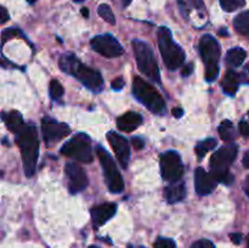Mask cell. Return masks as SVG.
<instances>
[{
  "label": "cell",
  "instance_id": "obj_1",
  "mask_svg": "<svg viewBox=\"0 0 249 248\" xmlns=\"http://www.w3.org/2000/svg\"><path fill=\"white\" fill-rule=\"evenodd\" d=\"M58 66L65 73L77 78L83 85L94 92H100L104 88V79L100 72L83 65L74 53H63L58 58Z\"/></svg>",
  "mask_w": 249,
  "mask_h": 248
},
{
  "label": "cell",
  "instance_id": "obj_2",
  "mask_svg": "<svg viewBox=\"0 0 249 248\" xmlns=\"http://www.w3.org/2000/svg\"><path fill=\"white\" fill-rule=\"evenodd\" d=\"M16 142L21 148L22 160H23L24 173L28 177L36 173V160L39 153L38 131L34 124H26L24 128L16 134Z\"/></svg>",
  "mask_w": 249,
  "mask_h": 248
},
{
  "label": "cell",
  "instance_id": "obj_3",
  "mask_svg": "<svg viewBox=\"0 0 249 248\" xmlns=\"http://www.w3.org/2000/svg\"><path fill=\"white\" fill-rule=\"evenodd\" d=\"M238 147L236 143H229L219 148L211 158V174L218 182H223L225 185L232 184L235 177L229 173L231 163L237 157Z\"/></svg>",
  "mask_w": 249,
  "mask_h": 248
},
{
  "label": "cell",
  "instance_id": "obj_4",
  "mask_svg": "<svg viewBox=\"0 0 249 248\" xmlns=\"http://www.w3.org/2000/svg\"><path fill=\"white\" fill-rule=\"evenodd\" d=\"M133 94L136 100L141 102L148 111L155 114H164L167 105L162 95L156 90L153 85L143 80L142 78L135 77L133 80Z\"/></svg>",
  "mask_w": 249,
  "mask_h": 248
},
{
  "label": "cell",
  "instance_id": "obj_5",
  "mask_svg": "<svg viewBox=\"0 0 249 248\" xmlns=\"http://www.w3.org/2000/svg\"><path fill=\"white\" fill-rule=\"evenodd\" d=\"M158 46L160 55L168 70L175 71L184 65L185 53L172 38V32L168 27H160L158 29Z\"/></svg>",
  "mask_w": 249,
  "mask_h": 248
},
{
  "label": "cell",
  "instance_id": "obj_6",
  "mask_svg": "<svg viewBox=\"0 0 249 248\" xmlns=\"http://www.w3.org/2000/svg\"><path fill=\"white\" fill-rule=\"evenodd\" d=\"M199 53L206 63V80L214 82L219 74L220 45L211 34H204L199 40Z\"/></svg>",
  "mask_w": 249,
  "mask_h": 248
},
{
  "label": "cell",
  "instance_id": "obj_7",
  "mask_svg": "<svg viewBox=\"0 0 249 248\" xmlns=\"http://www.w3.org/2000/svg\"><path fill=\"white\" fill-rule=\"evenodd\" d=\"M133 49L139 71L153 82L160 83V68H158L157 60H156L152 48L145 41L135 39L133 40Z\"/></svg>",
  "mask_w": 249,
  "mask_h": 248
},
{
  "label": "cell",
  "instance_id": "obj_8",
  "mask_svg": "<svg viewBox=\"0 0 249 248\" xmlns=\"http://www.w3.org/2000/svg\"><path fill=\"white\" fill-rule=\"evenodd\" d=\"M60 152L66 157L82 163L92 162L91 140L84 133L77 134L61 147Z\"/></svg>",
  "mask_w": 249,
  "mask_h": 248
},
{
  "label": "cell",
  "instance_id": "obj_9",
  "mask_svg": "<svg viewBox=\"0 0 249 248\" xmlns=\"http://www.w3.org/2000/svg\"><path fill=\"white\" fill-rule=\"evenodd\" d=\"M96 153L100 163H101L102 169H104L105 180H106V185L108 190L112 194H121L124 190V181L113 158L100 145L96 146Z\"/></svg>",
  "mask_w": 249,
  "mask_h": 248
},
{
  "label": "cell",
  "instance_id": "obj_10",
  "mask_svg": "<svg viewBox=\"0 0 249 248\" xmlns=\"http://www.w3.org/2000/svg\"><path fill=\"white\" fill-rule=\"evenodd\" d=\"M160 173L168 182L179 181L184 175V165L181 157L175 151H168L160 156Z\"/></svg>",
  "mask_w": 249,
  "mask_h": 248
},
{
  "label": "cell",
  "instance_id": "obj_11",
  "mask_svg": "<svg viewBox=\"0 0 249 248\" xmlns=\"http://www.w3.org/2000/svg\"><path fill=\"white\" fill-rule=\"evenodd\" d=\"M41 133L46 146H53L56 142L62 140L63 138L71 134V128L68 124L60 123L53 118L45 117L41 121Z\"/></svg>",
  "mask_w": 249,
  "mask_h": 248
},
{
  "label": "cell",
  "instance_id": "obj_12",
  "mask_svg": "<svg viewBox=\"0 0 249 248\" xmlns=\"http://www.w3.org/2000/svg\"><path fill=\"white\" fill-rule=\"evenodd\" d=\"M90 45H91L92 50L105 57H118L124 53L123 46L111 34L94 36L90 41Z\"/></svg>",
  "mask_w": 249,
  "mask_h": 248
},
{
  "label": "cell",
  "instance_id": "obj_13",
  "mask_svg": "<svg viewBox=\"0 0 249 248\" xmlns=\"http://www.w3.org/2000/svg\"><path fill=\"white\" fill-rule=\"evenodd\" d=\"M65 173L68 179V190L71 194L75 195L87 189L89 184L88 177L85 170L78 163H67L65 165Z\"/></svg>",
  "mask_w": 249,
  "mask_h": 248
},
{
  "label": "cell",
  "instance_id": "obj_14",
  "mask_svg": "<svg viewBox=\"0 0 249 248\" xmlns=\"http://www.w3.org/2000/svg\"><path fill=\"white\" fill-rule=\"evenodd\" d=\"M107 140H108L112 150L116 153L117 159L121 163L122 167H128L129 157H130V148H129L128 140L124 136L117 134L116 131H109L107 134Z\"/></svg>",
  "mask_w": 249,
  "mask_h": 248
},
{
  "label": "cell",
  "instance_id": "obj_15",
  "mask_svg": "<svg viewBox=\"0 0 249 248\" xmlns=\"http://www.w3.org/2000/svg\"><path fill=\"white\" fill-rule=\"evenodd\" d=\"M218 186V181L214 177L204 170V168L198 167L195 170V187L199 196H206L212 194Z\"/></svg>",
  "mask_w": 249,
  "mask_h": 248
},
{
  "label": "cell",
  "instance_id": "obj_16",
  "mask_svg": "<svg viewBox=\"0 0 249 248\" xmlns=\"http://www.w3.org/2000/svg\"><path fill=\"white\" fill-rule=\"evenodd\" d=\"M117 212L116 203H102L91 209V219L95 226H102L112 219Z\"/></svg>",
  "mask_w": 249,
  "mask_h": 248
},
{
  "label": "cell",
  "instance_id": "obj_17",
  "mask_svg": "<svg viewBox=\"0 0 249 248\" xmlns=\"http://www.w3.org/2000/svg\"><path fill=\"white\" fill-rule=\"evenodd\" d=\"M141 123H142V117L136 112H126L123 116L117 118V126L119 130L125 131V133L134 131L141 125Z\"/></svg>",
  "mask_w": 249,
  "mask_h": 248
},
{
  "label": "cell",
  "instance_id": "obj_18",
  "mask_svg": "<svg viewBox=\"0 0 249 248\" xmlns=\"http://www.w3.org/2000/svg\"><path fill=\"white\" fill-rule=\"evenodd\" d=\"M164 197L169 203H178L186 197V185L184 181H175L164 189Z\"/></svg>",
  "mask_w": 249,
  "mask_h": 248
},
{
  "label": "cell",
  "instance_id": "obj_19",
  "mask_svg": "<svg viewBox=\"0 0 249 248\" xmlns=\"http://www.w3.org/2000/svg\"><path fill=\"white\" fill-rule=\"evenodd\" d=\"M240 82V74H237V73L233 72V71H228V72L225 73V75H224L223 80H221V88H223L225 94L233 96V95L237 92Z\"/></svg>",
  "mask_w": 249,
  "mask_h": 248
},
{
  "label": "cell",
  "instance_id": "obj_20",
  "mask_svg": "<svg viewBox=\"0 0 249 248\" xmlns=\"http://www.w3.org/2000/svg\"><path fill=\"white\" fill-rule=\"evenodd\" d=\"M2 121L6 124L7 129L15 134H18L24 128V122L22 114L17 111H11L9 113H2Z\"/></svg>",
  "mask_w": 249,
  "mask_h": 248
},
{
  "label": "cell",
  "instance_id": "obj_21",
  "mask_svg": "<svg viewBox=\"0 0 249 248\" xmlns=\"http://www.w3.org/2000/svg\"><path fill=\"white\" fill-rule=\"evenodd\" d=\"M247 53L242 48H232L226 53L225 63L231 68H237L245 61Z\"/></svg>",
  "mask_w": 249,
  "mask_h": 248
},
{
  "label": "cell",
  "instance_id": "obj_22",
  "mask_svg": "<svg viewBox=\"0 0 249 248\" xmlns=\"http://www.w3.org/2000/svg\"><path fill=\"white\" fill-rule=\"evenodd\" d=\"M236 32L245 36H249V10L238 14L233 19Z\"/></svg>",
  "mask_w": 249,
  "mask_h": 248
},
{
  "label": "cell",
  "instance_id": "obj_23",
  "mask_svg": "<svg viewBox=\"0 0 249 248\" xmlns=\"http://www.w3.org/2000/svg\"><path fill=\"white\" fill-rule=\"evenodd\" d=\"M219 136L223 141H226V142H232L236 138L235 134V128H233V124L231 123L229 119H225L220 123L218 128Z\"/></svg>",
  "mask_w": 249,
  "mask_h": 248
},
{
  "label": "cell",
  "instance_id": "obj_24",
  "mask_svg": "<svg viewBox=\"0 0 249 248\" xmlns=\"http://www.w3.org/2000/svg\"><path fill=\"white\" fill-rule=\"evenodd\" d=\"M180 10L184 17H189L191 10H203L204 9V2L203 0H178Z\"/></svg>",
  "mask_w": 249,
  "mask_h": 248
},
{
  "label": "cell",
  "instance_id": "obj_25",
  "mask_svg": "<svg viewBox=\"0 0 249 248\" xmlns=\"http://www.w3.org/2000/svg\"><path fill=\"white\" fill-rule=\"evenodd\" d=\"M216 146V140L215 139H206V140L201 141V142L198 143V145L196 146V148H195V152H196V155L198 156V158L201 159V158H203L204 156H206V153H208L209 151L214 150Z\"/></svg>",
  "mask_w": 249,
  "mask_h": 248
},
{
  "label": "cell",
  "instance_id": "obj_26",
  "mask_svg": "<svg viewBox=\"0 0 249 248\" xmlns=\"http://www.w3.org/2000/svg\"><path fill=\"white\" fill-rule=\"evenodd\" d=\"M219 1L221 9L226 12H233L246 5V0H219Z\"/></svg>",
  "mask_w": 249,
  "mask_h": 248
},
{
  "label": "cell",
  "instance_id": "obj_27",
  "mask_svg": "<svg viewBox=\"0 0 249 248\" xmlns=\"http://www.w3.org/2000/svg\"><path fill=\"white\" fill-rule=\"evenodd\" d=\"M97 12H99L100 16L102 17V19L107 22L109 24L116 23V18H114V15L112 12V9L107 4H101L97 9Z\"/></svg>",
  "mask_w": 249,
  "mask_h": 248
},
{
  "label": "cell",
  "instance_id": "obj_28",
  "mask_svg": "<svg viewBox=\"0 0 249 248\" xmlns=\"http://www.w3.org/2000/svg\"><path fill=\"white\" fill-rule=\"evenodd\" d=\"M49 90H50V96L53 100H60L63 95V87L58 80L53 79L50 82V87H49Z\"/></svg>",
  "mask_w": 249,
  "mask_h": 248
},
{
  "label": "cell",
  "instance_id": "obj_29",
  "mask_svg": "<svg viewBox=\"0 0 249 248\" xmlns=\"http://www.w3.org/2000/svg\"><path fill=\"white\" fill-rule=\"evenodd\" d=\"M153 248H177V245L172 238L160 237L153 245Z\"/></svg>",
  "mask_w": 249,
  "mask_h": 248
},
{
  "label": "cell",
  "instance_id": "obj_30",
  "mask_svg": "<svg viewBox=\"0 0 249 248\" xmlns=\"http://www.w3.org/2000/svg\"><path fill=\"white\" fill-rule=\"evenodd\" d=\"M24 36L23 33H22L19 29L17 28H9V29H5L1 34V39H2V44L6 43L7 39L10 38H14V36Z\"/></svg>",
  "mask_w": 249,
  "mask_h": 248
},
{
  "label": "cell",
  "instance_id": "obj_31",
  "mask_svg": "<svg viewBox=\"0 0 249 248\" xmlns=\"http://www.w3.org/2000/svg\"><path fill=\"white\" fill-rule=\"evenodd\" d=\"M191 248H215V246H214V243L212 242V241L202 238V240L196 241V242L191 246Z\"/></svg>",
  "mask_w": 249,
  "mask_h": 248
},
{
  "label": "cell",
  "instance_id": "obj_32",
  "mask_svg": "<svg viewBox=\"0 0 249 248\" xmlns=\"http://www.w3.org/2000/svg\"><path fill=\"white\" fill-rule=\"evenodd\" d=\"M238 129H240V133L242 134L243 136H249V113L246 118H243L242 121L240 122Z\"/></svg>",
  "mask_w": 249,
  "mask_h": 248
},
{
  "label": "cell",
  "instance_id": "obj_33",
  "mask_svg": "<svg viewBox=\"0 0 249 248\" xmlns=\"http://www.w3.org/2000/svg\"><path fill=\"white\" fill-rule=\"evenodd\" d=\"M124 85H125V82H124V79L122 77L117 78V79H114L111 83V87L113 90H122L124 88Z\"/></svg>",
  "mask_w": 249,
  "mask_h": 248
},
{
  "label": "cell",
  "instance_id": "obj_34",
  "mask_svg": "<svg viewBox=\"0 0 249 248\" xmlns=\"http://www.w3.org/2000/svg\"><path fill=\"white\" fill-rule=\"evenodd\" d=\"M240 78H241V82L245 83V84H249V63L243 67L242 72H241L240 74Z\"/></svg>",
  "mask_w": 249,
  "mask_h": 248
},
{
  "label": "cell",
  "instance_id": "obj_35",
  "mask_svg": "<svg viewBox=\"0 0 249 248\" xmlns=\"http://www.w3.org/2000/svg\"><path fill=\"white\" fill-rule=\"evenodd\" d=\"M131 142H133V146L135 150H142L143 146H145V141H143L141 138H138V136L131 139Z\"/></svg>",
  "mask_w": 249,
  "mask_h": 248
},
{
  "label": "cell",
  "instance_id": "obj_36",
  "mask_svg": "<svg viewBox=\"0 0 249 248\" xmlns=\"http://www.w3.org/2000/svg\"><path fill=\"white\" fill-rule=\"evenodd\" d=\"M192 72H194V65H192V63H189V65L184 66V68H182L181 71V74L184 75V77H189V75L192 74Z\"/></svg>",
  "mask_w": 249,
  "mask_h": 248
},
{
  "label": "cell",
  "instance_id": "obj_37",
  "mask_svg": "<svg viewBox=\"0 0 249 248\" xmlns=\"http://www.w3.org/2000/svg\"><path fill=\"white\" fill-rule=\"evenodd\" d=\"M0 11H1V19H0V22H1L2 24L6 23V22L10 19V16H9V14H7L6 9H5L4 6H1L0 7Z\"/></svg>",
  "mask_w": 249,
  "mask_h": 248
},
{
  "label": "cell",
  "instance_id": "obj_38",
  "mask_svg": "<svg viewBox=\"0 0 249 248\" xmlns=\"http://www.w3.org/2000/svg\"><path fill=\"white\" fill-rule=\"evenodd\" d=\"M230 238L235 245H240L241 241H242V235L241 233H231Z\"/></svg>",
  "mask_w": 249,
  "mask_h": 248
},
{
  "label": "cell",
  "instance_id": "obj_39",
  "mask_svg": "<svg viewBox=\"0 0 249 248\" xmlns=\"http://www.w3.org/2000/svg\"><path fill=\"white\" fill-rule=\"evenodd\" d=\"M172 113L175 118H181L182 114H184V109L180 108V107H175V108H173Z\"/></svg>",
  "mask_w": 249,
  "mask_h": 248
},
{
  "label": "cell",
  "instance_id": "obj_40",
  "mask_svg": "<svg viewBox=\"0 0 249 248\" xmlns=\"http://www.w3.org/2000/svg\"><path fill=\"white\" fill-rule=\"evenodd\" d=\"M242 163H243V167L249 169V150L247 151V152H246V155L243 156Z\"/></svg>",
  "mask_w": 249,
  "mask_h": 248
},
{
  "label": "cell",
  "instance_id": "obj_41",
  "mask_svg": "<svg viewBox=\"0 0 249 248\" xmlns=\"http://www.w3.org/2000/svg\"><path fill=\"white\" fill-rule=\"evenodd\" d=\"M243 189H245L246 194H247V196L249 197V177L246 179L245 181V185H243Z\"/></svg>",
  "mask_w": 249,
  "mask_h": 248
},
{
  "label": "cell",
  "instance_id": "obj_42",
  "mask_svg": "<svg viewBox=\"0 0 249 248\" xmlns=\"http://www.w3.org/2000/svg\"><path fill=\"white\" fill-rule=\"evenodd\" d=\"M82 15L85 17V18H88V17H89V9H88V7H83Z\"/></svg>",
  "mask_w": 249,
  "mask_h": 248
},
{
  "label": "cell",
  "instance_id": "obj_43",
  "mask_svg": "<svg viewBox=\"0 0 249 248\" xmlns=\"http://www.w3.org/2000/svg\"><path fill=\"white\" fill-rule=\"evenodd\" d=\"M219 34H220V35H225V36H228V35H229L228 31H226L225 28H221L220 31H219Z\"/></svg>",
  "mask_w": 249,
  "mask_h": 248
},
{
  "label": "cell",
  "instance_id": "obj_44",
  "mask_svg": "<svg viewBox=\"0 0 249 248\" xmlns=\"http://www.w3.org/2000/svg\"><path fill=\"white\" fill-rule=\"evenodd\" d=\"M131 1H133V0H123V6H124V7L129 6Z\"/></svg>",
  "mask_w": 249,
  "mask_h": 248
},
{
  "label": "cell",
  "instance_id": "obj_45",
  "mask_svg": "<svg viewBox=\"0 0 249 248\" xmlns=\"http://www.w3.org/2000/svg\"><path fill=\"white\" fill-rule=\"evenodd\" d=\"M27 1H28V2H29V4H33V2H36V0H27Z\"/></svg>",
  "mask_w": 249,
  "mask_h": 248
},
{
  "label": "cell",
  "instance_id": "obj_46",
  "mask_svg": "<svg viewBox=\"0 0 249 248\" xmlns=\"http://www.w3.org/2000/svg\"><path fill=\"white\" fill-rule=\"evenodd\" d=\"M247 248H249V235L247 236Z\"/></svg>",
  "mask_w": 249,
  "mask_h": 248
},
{
  "label": "cell",
  "instance_id": "obj_47",
  "mask_svg": "<svg viewBox=\"0 0 249 248\" xmlns=\"http://www.w3.org/2000/svg\"><path fill=\"white\" fill-rule=\"evenodd\" d=\"M88 248H100V247H97V246H90V247H88Z\"/></svg>",
  "mask_w": 249,
  "mask_h": 248
},
{
  "label": "cell",
  "instance_id": "obj_48",
  "mask_svg": "<svg viewBox=\"0 0 249 248\" xmlns=\"http://www.w3.org/2000/svg\"><path fill=\"white\" fill-rule=\"evenodd\" d=\"M74 1H75V2H80V0H74Z\"/></svg>",
  "mask_w": 249,
  "mask_h": 248
},
{
  "label": "cell",
  "instance_id": "obj_49",
  "mask_svg": "<svg viewBox=\"0 0 249 248\" xmlns=\"http://www.w3.org/2000/svg\"><path fill=\"white\" fill-rule=\"evenodd\" d=\"M138 248H145V247H142V246H140V247H138Z\"/></svg>",
  "mask_w": 249,
  "mask_h": 248
},
{
  "label": "cell",
  "instance_id": "obj_50",
  "mask_svg": "<svg viewBox=\"0 0 249 248\" xmlns=\"http://www.w3.org/2000/svg\"><path fill=\"white\" fill-rule=\"evenodd\" d=\"M80 1H84V0H80Z\"/></svg>",
  "mask_w": 249,
  "mask_h": 248
}]
</instances>
